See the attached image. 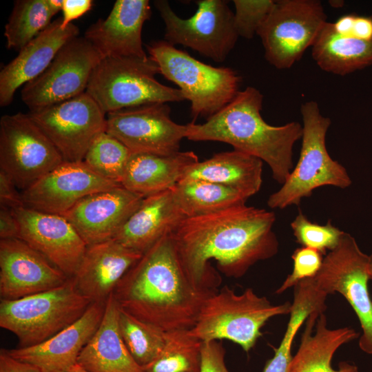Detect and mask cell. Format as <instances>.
<instances>
[{
	"instance_id": "24",
	"label": "cell",
	"mask_w": 372,
	"mask_h": 372,
	"mask_svg": "<svg viewBox=\"0 0 372 372\" xmlns=\"http://www.w3.org/2000/svg\"><path fill=\"white\" fill-rule=\"evenodd\" d=\"M185 218L172 189H168L145 197L113 239L143 254L162 238L173 234Z\"/></svg>"
},
{
	"instance_id": "42",
	"label": "cell",
	"mask_w": 372,
	"mask_h": 372,
	"mask_svg": "<svg viewBox=\"0 0 372 372\" xmlns=\"http://www.w3.org/2000/svg\"><path fill=\"white\" fill-rule=\"evenodd\" d=\"M19 224L13 210L0 206L1 240L19 238Z\"/></svg>"
},
{
	"instance_id": "48",
	"label": "cell",
	"mask_w": 372,
	"mask_h": 372,
	"mask_svg": "<svg viewBox=\"0 0 372 372\" xmlns=\"http://www.w3.org/2000/svg\"><path fill=\"white\" fill-rule=\"evenodd\" d=\"M369 256V273L370 280H372V253ZM372 300V297H371Z\"/></svg>"
},
{
	"instance_id": "2",
	"label": "cell",
	"mask_w": 372,
	"mask_h": 372,
	"mask_svg": "<svg viewBox=\"0 0 372 372\" xmlns=\"http://www.w3.org/2000/svg\"><path fill=\"white\" fill-rule=\"evenodd\" d=\"M217 289L196 284L167 235L127 271L112 295L118 307L165 332L191 329Z\"/></svg>"
},
{
	"instance_id": "44",
	"label": "cell",
	"mask_w": 372,
	"mask_h": 372,
	"mask_svg": "<svg viewBox=\"0 0 372 372\" xmlns=\"http://www.w3.org/2000/svg\"><path fill=\"white\" fill-rule=\"evenodd\" d=\"M351 37L364 41L372 40V18L355 16Z\"/></svg>"
},
{
	"instance_id": "27",
	"label": "cell",
	"mask_w": 372,
	"mask_h": 372,
	"mask_svg": "<svg viewBox=\"0 0 372 372\" xmlns=\"http://www.w3.org/2000/svg\"><path fill=\"white\" fill-rule=\"evenodd\" d=\"M198 161L192 151L169 155L132 153L121 185L144 197L153 195L173 188Z\"/></svg>"
},
{
	"instance_id": "23",
	"label": "cell",
	"mask_w": 372,
	"mask_h": 372,
	"mask_svg": "<svg viewBox=\"0 0 372 372\" xmlns=\"http://www.w3.org/2000/svg\"><path fill=\"white\" fill-rule=\"evenodd\" d=\"M142 255L114 239L90 245L72 278L79 292L92 302H105Z\"/></svg>"
},
{
	"instance_id": "37",
	"label": "cell",
	"mask_w": 372,
	"mask_h": 372,
	"mask_svg": "<svg viewBox=\"0 0 372 372\" xmlns=\"http://www.w3.org/2000/svg\"><path fill=\"white\" fill-rule=\"evenodd\" d=\"M274 0H234V25L238 37L252 39L265 21Z\"/></svg>"
},
{
	"instance_id": "15",
	"label": "cell",
	"mask_w": 372,
	"mask_h": 372,
	"mask_svg": "<svg viewBox=\"0 0 372 372\" xmlns=\"http://www.w3.org/2000/svg\"><path fill=\"white\" fill-rule=\"evenodd\" d=\"M169 106L145 104L107 114L105 132L123 143L132 153L169 155L177 153L186 138L188 125L173 121Z\"/></svg>"
},
{
	"instance_id": "47",
	"label": "cell",
	"mask_w": 372,
	"mask_h": 372,
	"mask_svg": "<svg viewBox=\"0 0 372 372\" xmlns=\"http://www.w3.org/2000/svg\"><path fill=\"white\" fill-rule=\"evenodd\" d=\"M65 372H90L85 369H83L82 366H81L77 363L72 366L70 369H68Z\"/></svg>"
},
{
	"instance_id": "4",
	"label": "cell",
	"mask_w": 372,
	"mask_h": 372,
	"mask_svg": "<svg viewBox=\"0 0 372 372\" xmlns=\"http://www.w3.org/2000/svg\"><path fill=\"white\" fill-rule=\"evenodd\" d=\"M300 112L302 134L300 157L287 180L269 196L267 203L271 209L299 205L302 199L310 197L320 187L345 189L352 183L346 168L327 151L326 136L330 118L321 114L318 104L313 101L303 103Z\"/></svg>"
},
{
	"instance_id": "32",
	"label": "cell",
	"mask_w": 372,
	"mask_h": 372,
	"mask_svg": "<svg viewBox=\"0 0 372 372\" xmlns=\"http://www.w3.org/2000/svg\"><path fill=\"white\" fill-rule=\"evenodd\" d=\"M55 14L47 0H17L5 25L8 49L21 50L50 24Z\"/></svg>"
},
{
	"instance_id": "5",
	"label": "cell",
	"mask_w": 372,
	"mask_h": 372,
	"mask_svg": "<svg viewBox=\"0 0 372 372\" xmlns=\"http://www.w3.org/2000/svg\"><path fill=\"white\" fill-rule=\"evenodd\" d=\"M291 303L273 305L251 288L237 294L227 285L212 293L202 307L189 333L201 342L226 339L248 353L271 318L289 314Z\"/></svg>"
},
{
	"instance_id": "13",
	"label": "cell",
	"mask_w": 372,
	"mask_h": 372,
	"mask_svg": "<svg viewBox=\"0 0 372 372\" xmlns=\"http://www.w3.org/2000/svg\"><path fill=\"white\" fill-rule=\"evenodd\" d=\"M103 59L84 37H76L58 52L47 69L21 90L30 112L67 101L86 92L92 74Z\"/></svg>"
},
{
	"instance_id": "21",
	"label": "cell",
	"mask_w": 372,
	"mask_h": 372,
	"mask_svg": "<svg viewBox=\"0 0 372 372\" xmlns=\"http://www.w3.org/2000/svg\"><path fill=\"white\" fill-rule=\"evenodd\" d=\"M105 302H94L76 321L47 340L26 348L7 349L14 358L37 366L42 372H65L97 330Z\"/></svg>"
},
{
	"instance_id": "46",
	"label": "cell",
	"mask_w": 372,
	"mask_h": 372,
	"mask_svg": "<svg viewBox=\"0 0 372 372\" xmlns=\"http://www.w3.org/2000/svg\"><path fill=\"white\" fill-rule=\"evenodd\" d=\"M49 8L56 14L62 10L63 0H47Z\"/></svg>"
},
{
	"instance_id": "11",
	"label": "cell",
	"mask_w": 372,
	"mask_h": 372,
	"mask_svg": "<svg viewBox=\"0 0 372 372\" xmlns=\"http://www.w3.org/2000/svg\"><path fill=\"white\" fill-rule=\"evenodd\" d=\"M369 256L359 247L355 238L344 232L339 244L323 258L313 277L317 287L326 294L338 292L354 311L362 334L359 347L372 355V300L368 289Z\"/></svg>"
},
{
	"instance_id": "6",
	"label": "cell",
	"mask_w": 372,
	"mask_h": 372,
	"mask_svg": "<svg viewBox=\"0 0 372 372\" xmlns=\"http://www.w3.org/2000/svg\"><path fill=\"white\" fill-rule=\"evenodd\" d=\"M147 50L160 74L178 85L189 101L194 119L214 115L239 92L240 77L230 68L207 65L165 40L151 42Z\"/></svg>"
},
{
	"instance_id": "25",
	"label": "cell",
	"mask_w": 372,
	"mask_h": 372,
	"mask_svg": "<svg viewBox=\"0 0 372 372\" xmlns=\"http://www.w3.org/2000/svg\"><path fill=\"white\" fill-rule=\"evenodd\" d=\"M305 323L289 372H358L356 365L347 362H340L338 369H334L331 360L335 351L358 338L359 333L349 327L329 329L324 312L311 313Z\"/></svg>"
},
{
	"instance_id": "12",
	"label": "cell",
	"mask_w": 372,
	"mask_h": 372,
	"mask_svg": "<svg viewBox=\"0 0 372 372\" xmlns=\"http://www.w3.org/2000/svg\"><path fill=\"white\" fill-rule=\"evenodd\" d=\"M64 162L60 153L28 114L0 119V169L25 190Z\"/></svg>"
},
{
	"instance_id": "22",
	"label": "cell",
	"mask_w": 372,
	"mask_h": 372,
	"mask_svg": "<svg viewBox=\"0 0 372 372\" xmlns=\"http://www.w3.org/2000/svg\"><path fill=\"white\" fill-rule=\"evenodd\" d=\"M61 23L62 17L53 21L1 70V107L10 105L17 90L42 74L61 48L78 37L79 30L76 25L72 23L63 28Z\"/></svg>"
},
{
	"instance_id": "31",
	"label": "cell",
	"mask_w": 372,
	"mask_h": 372,
	"mask_svg": "<svg viewBox=\"0 0 372 372\" xmlns=\"http://www.w3.org/2000/svg\"><path fill=\"white\" fill-rule=\"evenodd\" d=\"M174 198L187 218L208 215L246 204L238 192L201 179H181L172 188Z\"/></svg>"
},
{
	"instance_id": "19",
	"label": "cell",
	"mask_w": 372,
	"mask_h": 372,
	"mask_svg": "<svg viewBox=\"0 0 372 372\" xmlns=\"http://www.w3.org/2000/svg\"><path fill=\"white\" fill-rule=\"evenodd\" d=\"M144 198L119 185L83 198L62 216L90 246L113 239Z\"/></svg>"
},
{
	"instance_id": "18",
	"label": "cell",
	"mask_w": 372,
	"mask_h": 372,
	"mask_svg": "<svg viewBox=\"0 0 372 372\" xmlns=\"http://www.w3.org/2000/svg\"><path fill=\"white\" fill-rule=\"evenodd\" d=\"M69 278L20 238L0 240L1 300H12L63 285Z\"/></svg>"
},
{
	"instance_id": "3",
	"label": "cell",
	"mask_w": 372,
	"mask_h": 372,
	"mask_svg": "<svg viewBox=\"0 0 372 372\" xmlns=\"http://www.w3.org/2000/svg\"><path fill=\"white\" fill-rule=\"evenodd\" d=\"M262 101L258 90L247 87L205 123H188L186 138L225 143L258 158L269 165L273 178L282 185L293 168V146L302 138V127L295 121L280 126L268 124L260 113Z\"/></svg>"
},
{
	"instance_id": "7",
	"label": "cell",
	"mask_w": 372,
	"mask_h": 372,
	"mask_svg": "<svg viewBox=\"0 0 372 372\" xmlns=\"http://www.w3.org/2000/svg\"><path fill=\"white\" fill-rule=\"evenodd\" d=\"M92 302L73 278L61 286L0 303V327L16 335L18 348L39 344L79 319Z\"/></svg>"
},
{
	"instance_id": "40",
	"label": "cell",
	"mask_w": 372,
	"mask_h": 372,
	"mask_svg": "<svg viewBox=\"0 0 372 372\" xmlns=\"http://www.w3.org/2000/svg\"><path fill=\"white\" fill-rule=\"evenodd\" d=\"M0 206L15 209L24 206L21 193L12 179L3 170L0 169Z\"/></svg>"
},
{
	"instance_id": "9",
	"label": "cell",
	"mask_w": 372,
	"mask_h": 372,
	"mask_svg": "<svg viewBox=\"0 0 372 372\" xmlns=\"http://www.w3.org/2000/svg\"><path fill=\"white\" fill-rule=\"evenodd\" d=\"M327 22L320 1H276L256 34L266 60L279 70L291 68L313 45Z\"/></svg>"
},
{
	"instance_id": "16",
	"label": "cell",
	"mask_w": 372,
	"mask_h": 372,
	"mask_svg": "<svg viewBox=\"0 0 372 372\" xmlns=\"http://www.w3.org/2000/svg\"><path fill=\"white\" fill-rule=\"evenodd\" d=\"M12 210L19 224V238L66 276L73 277L87 247L73 225L62 215L25 206Z\"/></svg>"
},
{
	"instance_id": "10",
	"label": "cell",
	"mask_w": 372,
	"mask_h": 372,
	"mask_svg": "<svg viewBox=\"0 0 372 372\" xmlns=\"http://www.w3.org/2000/svg\"><path fill=\"white\" fill-rule=\"evenodd\" d=\"M188 18L178 17L165 0L154 1L165 25V41L182 45L216 62L224 61L237 42L234 13L225 0L196 1Z\"/></svg>"
},
{
	"instance_id": "8",
	"label": "cell",
	"mask_w": 372,
	"mask_h": 372,
	"mask_svg": "<svg viewBox=\"0 0 372 372\" xmlns=\"http://www.w3.org/2000/svg\"><path fill=\"white\" fill-rule=\"evenodd\" d=\"M157 74L159 68L149 56L105 57L94 70L86 92L105 114L145 104L185 100L178 88L158 82Z\"/></svg>"
},
{
	"instance_id": "29",
	"label": "cell",
	"mask_w": 372,
	"mask_h": 372,
	"mask_svg": "<svg viewBox=\"0 0 372 372\" xmlns=\"http://www.w3.org/2000/svg\"><path fill=\"white\" fill-rule=\"evenodd\" d=\"M311 54L322 70L343 76L372 65V40L341 35L327 22L311 46Z\"/></svg>"
},
{
	"instance_id": "45",
	"label": "cell",
	"mask_w": 372,
	"mask_h": 372,
	"mask_svg": "<svg viewBox=\"0 0 372 372\" xmlns=\"http://www.w3.org/2000/svg\"><path fill=\"white\" fill-rule=\"evenodd\" d=\"M355 17L353 14L342 16L335 23H331L333 30L341 35L351 37Z\"/></svg>"
},
{
	"instance_id": "38",
	"label": "cell",
	"mask_w": 372,
	"mask_h": 372,
	"mask_svg": "<svg viewBox=\"0 0 372 372\" xmlns=\"http://www.w3.org/2000/svg\"><path fill=\"white\" fill-rule=\"evenodd\" d=\"M291 258L293 261L292 272L276 291L277 294L294 287L302 280L315 277L322 267L324 258L323 254L316 249L301 247L294 250Z\"/></svg>"
},
{
	"instance_id": "20",
	"label": "cell",
	"mask_w": 372,
	"mask_h": 372,
	"mask_svg": "<svg viewBox=\"0 0 372 372\" xmlns=\"http://www.w3.org/2000/svg\"><path fill=\"white\" fill-rule=\"evenodd\" d=\"M152 14L148 0H117L105 19H99L85 32L103 58L135 56L147 59L142 30Z\"/></svg>"
},
{
	"instance_id": "36",
	"label": "cell",
	"mask_w": 372,
	"mask_h": 372,
	"mask_svg": "<svg viewBox=\"0 0 372 372\" xmlns=\"http://www.w3.org/2000/svg\"><path fill=\"white\" fill-rule=\"evenodd\" d=\"M290 226L298 244L316 249L323 255L338 246L345 232L334 226L331 220L325 225L313 223L300 211Z\"/></svg>"
},
{
	"instance_id": "35",
	"label": "cell",
	"mask_w": 372,
	"mask_h": 372,
	"mask_svg": "<svg viewBox=\"0 0 372 372\" xmlns=\"http://www.w3.org/2000/svg\"><path fill=\"white\" fill-rule=\"evenodd\" d=\"M131 151L105 131L91 143L83 161L105 178L121 184Z\"/></svg>"
},
{
	"instance_id": "39",
	"label": "cell",
	"mask_w": 372,
	"mask_h": 372,
	"mask_svg": "<svg viewBox=\"0 0 372 372\" xmlns=\"http://www.w3.org/2000/svg\"><path fill=\"white\" fill-rule=\"evenodd\" d=\"M225 354L222 344L217 340L203 342L199 372H229L225 364Z\"/></svg>"
},
{
	"instance_id": "14",
	"label": "cell",
	"mask_w": 372,
	"mask_h": 372,
	"mask_svg": "<svg viewBox=\"0 0 372 372\" xmlns=\"http://www.w3.org/2000/svg\"><path fill=\"white\" fill-rule=\"evenodd\" d=\"M28 114L65 162L83 161L92 141L106 127L105 113L86 92Z\"/></svg>"
},
{
	"instance_id": "33",
	"label": "cell",
	"mask_w": 372,
	"mask_h": 372,
	"mask_svg": "<svg viewBox=\"0 0 372 372\" xmlns=\"http://www.w3.org/2000/svg\"><path fill=\"white\" fill-rule=\"evenodd\" d=\"M202 342L189 330L167 332L159 355L143 368L144 372H199Z\"/></svg>"
},
{
	"instance_id": "43",
	"label": "cell",
	"mask_w": 372,
	"mask_h": 372,
	"mask_svg": "<svg viewBox=\"0 0 372 372\" xmlns=\"http://www.w3.org/2000/svg\"><path fill=\"white\" fill-rule=\"evenodd\" d=\"M0 372H42L37 366L11 356L7 349L0 350Z\"/></svg>"
},
{
	"instance_id": "17",
	"label": "cell",
	"mask_w": 372,
	"mask_h": 372,
	"mask_svg": "<svg viewBox=\"0 0 372 372\" xmlns=\"http://www.w3.org/2000/svg\"><path fill=\"white\" fill-rule=\"evenodd\" d=\"M119 185L101 176L84 161H64L21 195L26 207L63 215L83 198Z\"/></svg>"
},
{
	"instance_id": "41",
	"label": "cell",
	"mask_w": 372,
	"mask_h": 372,
	"mask_svg": "<svg viewBox=\"0 0 372 372\" xmlns=\"http://www.w3.org/2000/svg\"><path fill=\"white\" fill-rule=\"evenodd\" d=\"M92 4L91 0H63L61 27L66 28L72 21L88 12Z\"/></svg>"
},
{
	"instance_id": "30",
	"label": "cell",
	"mask_w": 372,
	"mask_h": 372,
	"mask_svg": "<svg viewBox=\"0 0 372 372\" xmlns=\"http://www.w3.org/2000/svg\"><path fill=\"white\" fill-rule=\"evenodd\" d=\"M293 287V300L286 331L262 372H289L293 359L292 344L297 332L311 313H323L327 309L328 295L317 287L313 278L302 280Z\"/></svg>"
},
{
	"instance_id": "1",
	"label": "cell",
	"mask_w": 372,
	"mask_h": 372,
	"mask_svg": "<svg viewBox=\"0 0 372 372\" xmlns=\"http://www.w3.org/2000/svg\"><path fill=\"white\" fill-rule=\"evenodd\" d=\"M273 211L237 205L216 213L185 218L172 234L181 264L197 285L217 289L220 278L243 276L256 262L273 257L279 243Z\"/></svg>"
},
{
	"instance_id": "28",
	"label": "cell",
	"mask_w": 372,
	"mask_h": 372,
	"mask_svg": "<svg viewBox=\"0 0 372 372\" xmlns=\"http://www.w3.org/2000/svg\"><path fill=\"white\" fill-rule=\"evenodd\" d=\"M262 163L258 158L236 149L223 152L194 164L182 179H201L220 184L248 199L261 187Z\"/></svg>"
},
{
	"instance_id": "34",
	"label": "cell",
	"mask_w": 372,
	"mask_h": 372,
	"mask_svg": "<svg viewBox=\"0 0 372 372\" xmlns=\"http://www.w3.org/2000/svg\"><path fill=\"white\" fill-rule=\"evenodd\" d=\"M118 325L127 348L142 368L152 362L163 349L167 332L120 308Z\"/></svg>"
},
{
	"instance_id": "26",
	"label": "cell",
	"mask_w": 372,
	"mask_h": 372,
	"mask_svg": "<svg viewBox=\"0 0 372 372\" xmlns=\"http://www.w3.org/2000/svg\"><path fill=\"white\" fill-rule=\"evenodd\" d=\"M119 307L112 293L105 302L103 319L81 351L77 364L90 372H144L133 358L118 325Z\"/></svg>"
}]
</instances>
